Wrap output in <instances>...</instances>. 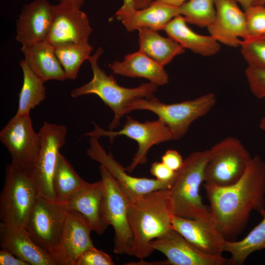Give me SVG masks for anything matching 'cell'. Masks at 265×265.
<instances>
[{
	"mask_svg": "<svg viewBox=\"0 0 265 265\" xmlns=\"http://www.w3.org/2000/svg\"><path fill=\"white\" fill-rule=\"evenodd\" d=\"M204 187L218 227L226 239L235 237L246 227L252 211H265V162L259 156L252 157L244 174L234 184Z\"/></svg>",
	"mask_w": 265,
	"mask_h": 265,
	"instance_id": "6da1fadb",
	"label": "cell"
},
{
	"mask_svg": "<svg viewBox=\"0 0 265 265\" xmlns=\"http://www.w3.org/2000/svg\"><path fill=\"white\" fill-rule=\"evenodd\" d=\"M128 220L133 236L132 256L139 259L154 250L151 242L172 229L175 215L169 189H158L127 201Z\"/></svg>",
	"mask_w": 265,
	"mask_h": 265,
	"instance_id": "7a4b0ae2",
	"label": "cell"
},
{
	"mask_svg": "<svg viewBox=\"0 0 265 265\" xmlns=\"http://www.w3.org/2000/svg\"><path fill=\"white\" fill-rule=\"evenodd\" d=\"M103 49L99 47L88 58L93 73L92 80L85 84L72 90L71 95L77 98L87 94L98 96L113 111L114 117L108 126L113 130L120 123L122 117L126 114L128 104L138 98L151 99L157 90L158 85L149 82L134 88H126L119 85L112 75H107L98 65L99 57Z\"/></svg>",
	"mask_w": 265,
	"mask_h": 265,
	"instance_id": "3957f363",
	"label": "cell"
},
{
	"mask_svg": "<svg viewBox=\"0 0 265 265\" xmlns=\"http://www.w3.org/2000/svg\"><path fill=\"white\" fill-rule=\"evenodd\" d=\"M209 157V149L192 152L177 171L169 189L175 215L194 219L210 212L203 203L200 194Z\"/></svg>",
	"mask_w": 265,
	"mask_h": 265,
	"instance_id": "277c9868",
	"label": "cell"
},
{
	"mask_svg": "<svg viewBox=\"0 0 265 265\" xmlns=\"http://www.w3.org/2000/svg\"><path fill=\"white\" fill-rule=\"evenodd\" d=\"M216 102L215 95L212 92L171 104L163 103L155 97L138 98L128 104L126 112L147 110L154 112L169 128L172 140H177L185 135L193 122L208 113Z\"/></svg>",
	"mask_w": 265,
	"mask_h": 265,
	"instance_id": "5b68a950",
	"label": "cell"
},
{
	"mask_svg": "<svg viewBox=\"0 0 265 265\" xmlns=\"http://www.w3.org/2000/svg\"><path fill=\"white\" fill-rule=\"evenodd\" d=\"M38 196L28 171L12 163L7 164L0 195L1 222L9 226L25 228Z\"/></svg>",
	"mask_w": 265,
	"mask_h": 265,
	"instance_id": "8992f818",
	"label": "cell"
},
{
	"mask_svg": "<svg viewBox=\"0 0 265 265\" xmlns=\"http://www.w3.org/2000/svg\"><path fill=\"white\" fill-rule=\"evenodd\" d=\"M209 150L204 185L226 186L237 182L244 174L252 157L238 138L227 137Z\"/></svg>",
	"mask_w": 265,
	"mask_h": 265,
	"instance_id": "52a82bcc",
	"label": "cell"
},
{
	"mask_svg": "<svg viewBox=\"0 0 265 265\" xmlns=\"http://www.w3.org/2000/svg\"><path fill=\"white\" fill-rule=\"evenodd\" d=\"M67 132L65 125L45 121L39 131L41 140L40 153L36 161L28 170L39 195L52 201H56L53 179Z\"/></svg>",
	"mask_w": 265,
	"mask_h": 265,
	"instance_id": "ba28073f",
	"label": "cell"
},
{
	"mask_svg": "<svg viewBox=\"0 0 265 265\" xmlns=\"http://www.w3.org/2000/svg\"><path fill=\"white\" fill-rule=\"evenodd\" d=\"M93 124L94 130L86 132L85 136L98 138L106 136L112 143L116 136L124 135L137 142L138 148L132 161L125 168L129 173L132 172L138 165L144 164L147 162V153L153 145L172 140L169 128L159 119L156 121L141 123L128 116L124 126L118 131L105 130L97 124Z\"/></svg>",
	"mask_w": 265,
	"mask_h": 265,
	"instance_id": "9c48e42d",
	"label": "cell"
},
{
	"mask_svg": "<svg viewBox=\"0 0 265 265\" xmlns=\"http://www.w3.org/2000/svg\"><path fill=\"white\" fill-rule=\"evenodd\" d=\"M104 195L103 212L107 223L114 231L113 252L132 256L133 240L127 213V200L116 180L100 165Z\"/></svg>",
	"mask_w": 265,
	"mask_h": 265,
	"instance_id": "30bf717a",
	"label": "cell"
},
{
	"mask_svg": "<svg viewBox=\"0 0 265 265\" xmlns=\"http://www.w3.org/2000/svg\"><path fill=\"white\" fill-rule=\"evenodd\" d=\"M68 210L67 204L39 195L28 218L25 229L52 257L60 242Z\"/></svg>",
	"mask_w": 265,
	"mask_h": 265,
	"instance_id": "8fae6325",
	"label": "cell"
},
{
	"mask_svg": "<svg viewBox=\"0 0 265 265\" xmlns=\"http://www.w3.org/2000/svg\"><path fill=\"white\" fill-rule=\"evenodd\" d=\"M0 141L8 151L13 164L28 171L36 161L41 140L30 116L14 115L1 130Z\"/></svg>",
	"mask_w": 265,
	"mask_h": 265,
	"instance_id": "7c38bea8",
	"label": "cell"
},
{
	"mask_svg": "<svg viewBox=\"0 0 265 265\" xmlns=\"http://www.w3.org/2000/svg\"><path fill=\"white\" fill-rule=\"evenodd\" d=\"M89 137V147L87 154L92 160L104 166L116 180L127 201L156 190L170 188L172 183L129 175L125 168L114 159L111 153H106L100 143L99 138L93 136Z\"/></svg>",
	"mask_w": 265,
	"mask_h": 265,
	"instance_id": "4fadbf2b",
	"label": "cell"
},
{
	"mask_svg": "<svg viewBox=\"0 0 265 265\" xmlns=\"http://www.w3.org/2000/svg\"><path fill=\"white\" fill-rule=\"evenodd\" d=\"M172 229L203 253L222 256L225 252L227 239L210 212L194 219L174 215L172 219Z\"/></svg>",
	"mask_w": 265,
	"mask_h": 265,
	"instance_id": "5bb4252c",
	"label": "cell"
},
{
	"mask_svg": "<svg viewBox=\"0 0 265 265\" xmlns=\"http://www.w3.org/2000/svg\"><path fill=\"white\" fill-rule=\"evenodd\" d=\"M151 246L163 254L168 265H229V258L202 252L181 234L171 229L163 236L153 239Z\"/></svg>",
	"mask_w": 265,
	"mask_h": 265,
	"instance_id": "9a60e30c",
	"label": "cell"
},
{
	"mask_svg": "<svg viewBox=\"0 0 265 265\" xmlns=\"http://www.w3.org/2000/svg\"><path fill=\"white\" fill-rule=\"evenodd\" d=\"M92 231L81 214L69 209L60 242L52 255L55 265H75L84 251L94 246Z\"/></svg>",
	"mask_w": 265,
	"mask_h": 265,
	"instance_id": "2e32d148",
	"label": "cell"
},
{
	"mask_svg": "<svg viewBox=\"0 0 265 265\" xmlns=\"http://www.w3.org/2000/svg\"><path fill=\"white\" fill-rule=\"evenodd\" d=\"M92 32L88 18L80 9L61 3L53 5L52 24L46 41L53 46L89 42Z\"/></svg>",
	"mask_w": 265,
	"mask_h": 265,
	"instance_id": "e0dca14e",
	"label": "cell"
},
{
	"mask_svg": "<svg viewBox=\"0 0 265 265\" xmlns=\"http://www.w3.org/2000/svg\"><path fill=\"white\" fill-rule=\"evenodd\" d=\"M216 15L207 27L210 35L219 43L236 48L248 38L244 12L234 0H215Z\"/></svg>",
	"mask_w": 265,
	"mask_h": 265,
	"instance_id": "ac0fdd59",
	"label": "cell"
},
{
	"mask_svg": "<svg viewBox=\"0 0 265 265\" xmlns=\"http://www.w3.org/2000/svg\"><path fill=\"white\" fill-rule=\"evenodd\" d=\"M53 17V5L35 0L22 8L16 22V40L22 46L47 40Z\"/></svg>",
	"mask_w": 265,
	"mask_h": 265,
	"instance_id": "d6986e66",
	"label": "cell"
},
{
	"mask_svg": "<svg viewBox=\"0 0 265 265\" xmlns=\"http://www.w3.org/2000/svg\"><path fill=\"white\" fill-rule=\"evenodd\" d=\"M0 245L31 265H55L51 254L37 244L25 229L0 223Z\"/></svg>",
	"mask_w": 265,
	"mask_h": 265,
	"instance_id": "ffe728a7",
	"label": "cell"
},
{
	"mask_svg": "<svg viewBox=\"0 0 265 265\" xmlns=\"http://www.w3.org/2000/svg\"><path fill=\"white\" fill-rule=\"evenodd\" d=\"M104 190L101 180L89 183L78 192L67 203L69 209L81 214L89 223L93 231L102 235L109 225L103 212Z\"/></svg>",
	"mask_w": 265,
	"mask_h": 265,
	"instance_id": "44dd1931",
	"label": "cell"
},
{
	"mask_svg": "<svg viewBox=\"0 0 265 265\" xmlns=\"http://www.w3.org/2000/svg\"><path fill=\"white\" fill-rule=\"evenodd\" d=\"M25 60L31 70L45 82L64 81L67 79L54 52V46L45 41L22 46Z\"/></svg>",
	"mask_w": 265,
	"mask_h": 265,
	"instance_id": "7402d4cb",
	"label": "cell"
},
{
	"mask_svg": "<svg viewBox=\"0 0 265 265\" xmlns=\"http://www.w3.org/2000/svg\"><path fill=\"white\" fill-rule=\"evenodd\" d=\"M109 67L115 74L130 78H142L161 86L169 81L164 67L138 51L127 54L122 61H114Z\"/></svg>",
	"mask_w": 265,
	"mask_h": 265,
	"instance_id": "603a6c76",
	"label": "cell"
},
{
	"mask_svg": "<svg viewBox=\"0 0 265 265\" xmlns=\"http://www.w3.org/2000/svg\"><path fill=\"white\" fill-rule=\"evenodd\" d=\"M179 15L178 7L153 1L148 6L135 9L119 21L128 31L143 27L158 31L164 30L166 26Z\"/></svg>",
	"mask_w": 265,
	"mask_h": 265,
	"instance_id": "cb8c5ba5",
	"label": "cell"
},
{
	"mask_svg": "<svg viewBox=\"0 0 265 265\" xmlns=\"http://www.w3.org/2000/svg\"><path fill=\"white\" fill-rule=\"evenodd\" d=\"M163 30L169 37L185 49L201 56H211L217 53L220 50V45L217 41L210 35H200L193 31L181 15L173 18Z\"/></svg>",
	"mask_w": 265,
	"mask_h": 265,
	"instance_id": "d4e9b609",
	"label": "cell"
},
{
	"mask_svg": "<svg viewBox=\"0 0 265 265\" xmlns=\"http://www.w3.org/2000/svg\"><path fill=\"white\" fill-rule=\"evenodd\" d=\"M137 30L138 51L163 67L185 51L177 42L169 37L162 36L157 30L145 27Z\"/></svg>",
	"mask_w": 265,
	"mask_h": 265,
	"instance_id": "484cf974",
	"label": "cell"
},
{
	"mask_svg": "<svg viewBox=\"0 0 265 265\" xmlns=\"http://www.w3.org/2000/svg\"><path fill=\"white\" fill-rule=\"evenodd\" d=\"M88 184L78 175L70 162L60 153L53 179L56 201L67 204L73 196Z\"/></svg>",
	"mask_w": 265,
	"mask_h": 265,
	"instance_id": "4316f807",
	"label": "cell"
},
{
	"mask_svg": "<svg viewBox=\"0 0 265 265\" xmlns=\"http://www.w3.org/2000/svg\"><path fill=\"white\" fill-rule=\"evenodd\" d=\"M20 66L23 74V83L19 94L18 106L15 116H30V111L46 98L45 81L29 68L25 59Z\"/></svg>",
	"mask_w": 265,
	"mask_h": 265,
	"instance_id": "83f0119b",
	"label": "cell"
},
{
	"mask_svg": "<svg viewBox=\"0 0 265 265\" xmlns=\"http://www.w3.org/2000/svg\"><path fill=\"white\" fill-rule=\"evenodd\" d=\"M261 214V222L245 238L238 241L227 240L224 251L231 254L229 265H242L252 253L265 249V211Z\"/></svg>",
	"mask_w": 265,
	"mask_h": 265,
	"instance_id": "f1b7e54d",
	"label": "cell"
},
{
	"mask_svg": "<svg viewBox=\"0 0 265 265\" xmlns=\"http://www.w3.org/2000/svg\"><path fill=\"white\" fill-rule=\"evenodd\" d=\"M55 55L67 79L77 78L79 69L90 56L93 47L89 42L65 43L54 46Z\"/></svg>",
	"mask_w": 265,
	"mask_h": 265,
	"instance_id": "f546056e",
	"label": "cell"
},
{
	"mask_svg": "<svg viewBox=\"0 0 265 265\" xmlns=\"http://www.w3.org/2000/svg\"><path fill=\"white\" fill-rule=\"evenodd\" d=\"M178 8L187 23L199 27H208L215 18V0H188Z\"/></svg>",
	"mask_w": 265,
	"mask_h": 265,
	"instance_id": "4dcf8cb0",
	"label": "cell"
},
{
	"mask_svg": "<svg viewBox=\"0 0 265 265\" xmlns=\"http://www.w3.org/2000/svg\"><path fill=\"white\" fill-rule=\"evenodd\" d=\"M240 47L248 66L265 69V35L242 40Z\"/></svg>",
	"mask_w": 265,
	"mask_h": 265,
	"instance_id": "1f68e13d",
	"label": "cell"
},
{
	"mask_svg": "<svg viewBox=\"0 0 265 265\" xmlns=\"http://www.w3.org/2000/svg\"><path fill=\"white\" fill-rule=\"evenodd\" d=\"M248 38L265 35V6L253 5L244 10Z\"/></svg>",
	"mask_w": 265,
	"mask_h": 265,
	"instance_id": "d6a6232c",
	"label": "cell"
},
{
	"mask_svg": "<svg viewBox=\"0 0 265 265\" xmlns=\"http://www.w3.org/2000/svg\"><path fill=\"white\" fill-rule=\"evenodd\" d=\"M245 75L253 95L258 99L265 98V69L248 66Z\"/></svg>",
	"mask_w": 265,
	"mask_h": 265,
	"instance_id": "836d02e7",
	"label": "cell"
},
{
	"mask_svg": "<svg viewBox=\"0 0 265 265\" xmlns=\"http://www.w3.org/2000/svg\"><path fill=\"white\" fill-rule=\"evenodd\" d=\"M111 257L94 246L84 251L77 259L75 265H113Z\"/></svg>",
	"mask_w": 265,
	"mask_h": 265,
	"instance_id": "e575fe53",
	"label": "cell"
},
{
	"mask_svg": "<svg viewBox=\"0 0 265 265\" xmlns=\"http://www.w3.org/2000/svg\"><path fill=\"white\" fill-rule=\"evenodd\" d=\"M150 172L159 181L172 183L177 175V172L169 168L162 161L153 163L150 168Z\"/></svg>",
	"mask_w": 265,
	"mask_h": 265,
	"instance_id": "d590c367",
	"label": "cell"
},
{
	"mask_svg": "<svg viewBox=\"0 0 265 265\" xmlns=\"http://www.w3.org/2000/svg\"><path fill=\"white\" fill-rule=\"evenodd\" d=\"M161 161L169 168L177 172L183 166L184 159L177 151L169 149L162 155Z\"/></svg>",
	"mask_w": 265,
	"mask_h": 265,
	"instance_id": "8d00e7d4",
	"label": "cell"
},
{
	"mask_svg": "<svg viewBox=\"0 0 265 265\" xmlns=\"http://www.w3.org/2000/svg\"><path fill=\"white\" fill-rule=\"evenodd\" d=\"M0 265H29L10 252L1 249L0 251Z\"/></svg>",
	"mask_w": 265,
	"mask_h": 265,
	"instance_id": "74e56055",
	"label": "cell"
},
{
	"mask_svg": "<svg viewBox=\"0 0 265 265\" xmlns=\"http://www.w3.org/2000/svg\"><path fill=\"white\" fill-rule=\"evenodd\" d=\"M135 0H123V3L116 13V17L119 20L123 17L132 12L135 9Z\"/></svg>",
	"mask_w": 265,
	"mask_h": 265,
	"instance_id": "f35d334b",
	"label": "cell"
},
{
	"mask_svg": "<svg viewBox=\"0 0 265 265\" xmlns=\"http://www.w3.org/2000/svg\"><path fill=\"white\" fill-rule=\"evenodd\" d=\"M187 0H153L176 7H179Z\"/></svg>",
	"mask_w": 265,
	"mask_h": 265,
	"instance_id": "ab89813d",
	"label": "cell"
},
{
	"mask_svg": "<svg viewBox=\"0 0 265 265\" xmlns=\"http://www.w3.org/2000/svg\"><path fill=\"white\" fill-rule=\"evenodd\" d=\"M59 3L71 5L79 9H80L84 4L83 0H57Z\"/></svg>",
	"mask_w": 265,
	"mask_h": 265,
	"instance_id": "60d3db41",
	"label": "cell"
},
{
	"mask_svg": "<svg viewBox=\"0 0 265 265\" xmlns=\"http://www.w3.org/2000/svg\"><path fill=\"white\" fill-rule=\"evenodd\" d=\"M153 0H135V8L140 9L148 6Z\"/></svg>",
	"mask_w": 265,
	"mask_h": 265,
	"instance_id": "b9f144b4",
	"label": "cell"
},
{
	"mask_svg": "<svg viewBox=\"0 0 265 265\" xmlns=\"http://www.w3.org/2000/svg\"><path fill=\"white\" fill-rule=\"evenodd\" d=\"M237 2L239 3L244 10H245L252 5H253L256 0H234Z\"/></svg>",
	"mask_w": 265,
	"mask_h": 265,
	"instance_id": "7bdbcfd3",
	"label": "cell"
},
{
	"mask_svg": "<svg viewBox=\"0 0 265 265\" xmlns=\"http://www.w3.org/2000/svg\"><path fill=\"white\" fill-rule=\"evenodd\" d=\"M259 127L261 130L265 131V113L260 121Z\"/></svg>",
	"mask_w": 265,
	"mask_h": 265,
	"instance_id": "ee69618b",
	"label": "cell"
},
{
	"mask_svg": "<svg viewBox=\"0 0 265 265\" xmlns=\"http://www.w3.org/2000/svg\"><path fill=\"white\" fill-rule=\"evenodd\" d=\"M253 5H265V0H256Z\"/></svg>",
	"mask_w": 265,
	"mask_h": 265,
	"instance_id": "f6af8a7d",
	"label": "cell"
},
{
	"mask_svg": "<svg viewBox=\"0 0 265 265\" xmlns=\"http://www.w3.org/2000/svg\"></svg>",
	"mask_w": 265,
	"mask_h": 265,
	"instance_id": "bcb514c9",
	"label": "cell"
}]
</instances>
